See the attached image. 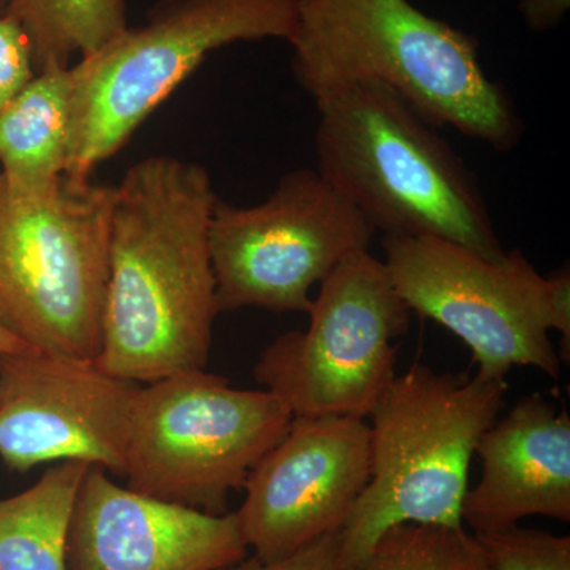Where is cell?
I'll return each instance as SVG.
<instances>
[{
	"instance_id": "1",
	"label": "cell",
	"mask_w": 570,
	"mask_h": 570,
	"mask_svg": "<svg viewBox=\"0 0 570 570\" xmlns=\"http://www.w3.org/2000/svg\"><path fill=\"white\" fill-rule=\"evenodd\" d=\"M204 165L149 156L115 186L102 344L96 363L135 384L206 370L217 314Z\"/></svg>"
},
{
	"instance_id": "2",
	"label": "cell",
	"mask_w": 570,
	"mask_h": 570,
	"mask_svg": "<svg viewBox=\"0 0 570 570\" xmlns=\"http://www.w3.org/2000/svg\"><path fill=\"white\" fill-rule=\"evenodd\" d=\"M296 81L316 100L358 82L400 94L434 127L509 153L523 121L480 61L479 41L411 0H296Z\"/></svg>"
},
{
	"instance_id": "3",
	"label": "cell",
	"mask_w": 570,
	"mask_h": 570,
	"mask_svg": "<svg viewBox=\"0 0 570 570\" xmlns=\"http://www.w3.org/2000/svg\"><path fill=\"white\" fill-rule=\"evenodd\" d=\"M318 174L384 236H430L505 254L478 178L438 127L387 86L358 82L314 100Z\"/></svg>"
},
{
	"instance_id": "4",
	"label": "cell",
	"mask_w": 570,
	"mask_h": 570,
	"mask_svg": "<svg viewBox=\"0 0 570 570\" xmlns=\"http://www.w3.org/2000/svg\"><path fill=\"white\" fill-rule=\"evenodd\" d=\"M505 377L414 363L371 411L370 480L341 535L343 569L397 524L464 528L461 504L480 438L501 415Z\"/></svg>"
},
{
	"instance_id": "5",
	"label": "cell",
	"mask_w": 570,
	"mask_h": 570,
	"mask_svg": "<svg viewBox=\"0 0 570 570\" xmlns=\"http://www.w3.org/2000/svg\"><path fill=\"white\" fill-rule=\"evenodd\" d=\"M112 194L92 178L29 190L0 174V326L26 346L99 355Z\"/></svg>"
},
{
	"instance_id": "6",
	"label": "cell",
	"mask_w": 570,
	"mask_h": 570,
	"mask_svg": "<svg viewBox=\"0 0 570 570\" xmlns=\"http://www.w3.org/2000/svg\"><path fill=\"white\" fill-rule=\"evenodd\" d=\"M296 0H157L145 21L71 63L73 124L63 175L91 179L212 52L294 36Z\"/></svg>"
},
{
	"instance_id": "7",
	"label": "cell",
	"mask_w": 570,
	"mask_h": 570,
	"mask_svg": "<svg viewBox=\"0 0 570 570\" xmlns=\"http://www.w3.org/2000/svg\"><path fill=\"white\" fill-rule=\"evenodd\" d=\"M397 295L409 309L460 337L479 373L513 367L560 376L570 358V269L542 276L520 249L498 261L430 236H384Z\"/></svg>"
},
{
	"instance_id": "8",
	"label": "cell",
	"mask_w": 570,
	"mask_h": 570,
	"mask_svg": "<svg viewBox=\"0 0 570 570\" xmlns=\"http://www.w3.org/2000/svg\"><path fill=\"white\" fill-rule=\"evenodd\" d=\"M292 420L268 390L234 389L206 370L160 379L138 390L122 478L145 497L224 515Z\"/></svg>"
},
{
	"instance_id": "9",
	"label": "cell",
	"mask_w": 570,
	"mask_h": 570,
	"mask_svg": "<svg viewBox=\"0 0 570 570\" xmlns=\"http://www.w3.org/2000/svg\"><path fill=\"white\" fill-rule=\"evenodd\" d=\"M309 325L277 336L258 355V384L294 417L367 419L395 379L396 337L411 309L384 261L351 255L318 284Z\"/></svg>"
},
{
	"instance_id": "10",
	"label": "cell",
	"mask_w": 570,
	"mask_h": 570,
	"mask_svg": "<svg viewBox=\"0 0 570 570\" xmlns=\"http://www.w3.org/2000/svg\"><path fill=\"white\" fill-rule=\"evenodd\" d=\"M376 232L346 197L311 168L281 176L262 204L217 197L209 253L220 313L257 307L307 313L311 292Z\"/></svg>"
},
{
	"instance_id": "11",
	"label": "cell",
	"mask_w": 570,
	"mask_h": 570,
	"mask_svg": "<svg viewBox=\"0 0 570 570\" xmlns=\"http://www.w3.org/2000/svg\"><path fill=\"white\" fill-rule=\"evenodd\" d=\"M140 387L92 358L0 354V460L17 472L82 461L122 478Z\"/></svg>"
},
{
	"instance_id": "12",
	"label": "cell",
	"mask_w": 570,
	"mask_h": 570,
	"mask_svg": "<svg viewBox=\"0 0 570 570\" xmlns=\"http://www.w3.org/2000/svg\"><path fill=\"white\" fill-rule=\"evenodd\" d=\"M370 480V425L354 417H294L258 461L236 510L254 557L277 561L343 530Z\"/></svg>"
},
{
	"instance_id": "13",
	"label": "cell",
	"mask_w": 570,
	"mask_h": 570,
	"mask_svg": "<svg viewBox=\"0 0 570 570\" xmlns=\"http://www.w3.org/2000/svg\"><path fill=\"white\" fill-rule=\"evenodd\" d=\"M235 512H202L145 497L89 466L69 531V570H220L247 557Z\"/></svg>"
},
{
	"instance_id": "14",
	"label": "cell",
	"mask_w": 570,
	"mask_h": 570,
	"mask_svg": "<svg viewBox=\"0 0 570 570\" xmlns=\"http://www.w3.org/2000/svg\"><path fill=\"white\" fill-rule=\"evenodd\" d=\"M478 485L468 490L461 521L472 534L517 527L528 517L570 521V417L546 396L520 397L480 438Z\"/></svg>"
},
{
	"instance_id": "15",
	"label": "cell",
	"mask_w": 570,
	"mask_h": 570,
	"mask_svg": "<svg viewBox=\"0 0 570 570\" xmlns=\"http://www.w3.org/2000/svg\"><path fill=\"white\" fill-rule=\"evenodd\" d=\"M73 124L70 67L37 71L0 110V165L7 183L43 189L67 170Z\"/></svg>"
},
{
	"instance_id": "16",
	"label": "cell",
	"mask_w": 570,
	"mask_h": 570,
	"mask_svg": "<svg viewBox=\"0 0 570 570\" xmlns=\"http://www.w3.org/2000/svg\"><path fill=\"white\" fill-rule=\"evenodd\" d=\"M89 466L55 463L29 489L0 499V570H69L67 531Z\"/></svg>"
},
{
	"instance_id": "17",
	"label": "cell",
	"mask_w": 570,
	"mask_h": 570,
	"mask_svg": "<svg viewBox=\"0 0 570 570\" xmlns=\"http://www.w3.org/2000/svg\"><path fill=\"white\" fill-rule=\"evenodd\" d=\"M6 13L28 37L36 71L70 67L129 28L126 0H9Z\"/></svg>"
},
{
	"instance_id": "18",
	"label": "cell",
	"mask_w": 570,
	"mask_h": 570,
	"mask_svg": "<svg viewBox=\"0 0 570 570\" xmlns=\"http://www.w3.org/2000/svg\"><path fill=\"white\" fill-rule=\"evenodd\" d=\"M343 570H491L482 547L464 528L397 524L363 560Z\"/></svg>"
},
{
	"instance_id": "19",
	"label": "cell",
	"mask_w": 570,
	"mask_h": 570,
	"mask_svg": "<svg viewBox=\"0 0 570 570\" xmlns=\"http://www.w3.org/2000/svg\"><path fill=\"white\" fill-rule=\"evenodd\" d=\"M491 570H570V538L517 527L475 535Z\"/></svg>"
},
{
	"instance_id": "20",
	"label": "cell",
	"mask_w": 570,
	"mask_h": 570,
	"mask_svg": "<svg viewBox=\"0 0 570 570\" xmlns=\"http://www.w3.org/2000/svg\"><path fill=\"white\" fill-rule=\"evenodd\" d=\"M31 45L20 24L0 14V110L36 77Z\"/></svg>"
},
{
	"instance_id": "21",
	"label": "cell",
	"mask_w": 570,
	"mask_h": 570,
	"mask_svg": "<svg viewBox=\"0 0 570 570\" xmlns=\"http://www.w3.org/2000/svg\"><path fill=\"white\" fill-rule=\"evenodd\" d=\"M220 570H343L341 561V535H325L291 557L277 561H262L258 558H245L236 564Z\"/></svg>"
},
{
	"instance_id": "22",
	"label": "cell",
	"mask_w": 570,
	"mask_h": 570,
	"mask_svg": "<svg viewBox=\"0 0 570 570\" xmlns=\"http://www.w3.org/2000/svg\"><path fill=\"white\" fill-rule=\"evenodd\" d=\"M570 9V0H519V11L528 28L546 32L557 28Z\"/></svg>"
},
{
	"instance_id": "23",
	"label": "cell",
	"mask_w": 570,
	"mask_h": 570,
	"mask_svg": "<svg viewBox=\"0 0 570 570\" xmlns=\"http://www.w3.org/2000/svg\"><path fill=\"white\" fill-rule=\"evenodd\" d=\"M29 348L32 347L26 346L18 337L10 335L0 326V354H17V352L29 351Z\"/></svg>"
},
{
	"instance_id": "24",
	"label": "cell",
	"mask_w": 570,
	"mask_h": 570,
	"mask_svg": "<svg viewBox=\"0 0 570 570\" xmlns=\"http://www.w3.org/2000/svg\"><path fill=\"white\" fill-rule=\"evenodd\" d=\"M7 6H9V0H0V14L6 13Z\"/></svg>"
}]
</instances>
